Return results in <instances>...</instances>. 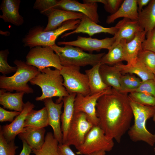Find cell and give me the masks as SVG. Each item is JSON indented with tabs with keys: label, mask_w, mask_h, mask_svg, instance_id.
Wrapping results in <instances>:
<instances>
[{
	"label": "cell",
	"mask_w": 155,
	"mask_h": 155,
	"mask_svg": "<svg viewBox=\"0 0 155 155\" xmlns=\"http://www.w3.org/2000/svg\"><path fill=\"white\" fill-rule=\"evenodd\" d=\"M98 126L108 138L120 143L131 126L133 114L127 94L111 88L100 96L96 106Z\"/></svg>",
	"instance_id": "6da1fadb"
},
{
	"label": "cell",
	"mask_w": 155,
	"mask_h": 155,
	"mask_svg": "<svg viewBox=\"0 0 155 155\" xmlns=\"http://www.w3.org/2000/svg\"><path fill=\"white\" fill-rule=\"evenodd\" d=\"M29 82L32 85L39 86L41 89L42 94L36 98V101L57 97L59 98L56 102L59 103L62 101L64 97L69 94L63 85V79L60 70L57 69H44Z\"/></svg>",
	"instance_id": "7a4b0ae2"
},
{
	"label": "cell",
	"mask_w": 155,
	"mask_h": 155,
	"mask_svg": "<svg viewBox=\"0 0 155 155\" xmlns=\"http://www.w3.org/2000/svg\"><path fill=\"white\" fill-rule=\"evenodd\" d=\"M130 103L134 123L127 131L130 138L134 142L142 141L151 146H154L155 144V134L147 130L146 123L148 119L153 117L155 107L142 105L130 100Z\"/></svg>",
	"instance_id": "3957f363"
},
{
	"label": "cell",
	"mask_w": 155,
	"mask_h": 155,
	"mask_svg": "<svg viewBox=\"0 0 155 155\" xmlns=\"http://www.w3.org/2000/svg\"><path fill=\"white\" fill-rule=\"evenodd\" d=\"M80 20L66 22L57 28L45 31L44 28L37 26L31 28L22 39L24 46L30 49L38 46H51L55 44V41L61 35L68 30H74L78 26Z\"/></svg>",
	"instance_id": "277c9868"
},
{
	"label": "cell",
	"mask_w": 155,
	"mask_h": 155,
	"mask_svg": "<svg viewBox=\"0 0 155 155\" xmlns=\"http://www.w3.org/2000/svg\"><path fill=\"white\" fill-rule=\"evenodd\" d=\"M13 63L17 68L15 73L9 77L0 75V88L11 92L33 93V90L27 83L39 72L38 69L20 60H16Z\"/></svg>",
	"instance_id": "5b68a950"
},
{
	"label": "cell",
	"mask_w": 155,
	"mask_h": 155,
	"mask_svg": "<svg viewBox=\"0 0 155 155\" xmlns=\"http://www.w3.org/2000/svg\"><path fill=\"white\" fill-rule=\"evenodd\" d=\"M50 46L59 57L63 66L92 67L100 63L105 54L87 53L79 48L68 45L61 47L55 44Z\"/></svg>",
	"instance_id": "8992f818"
},
{
	"label": "cell",
	"mask_w": 155,
	"mask_h": 155,
	"mask_svg": "<svg viewBox=\"0 0 155 155\" xmlns=\"http://www.w3.org/2000/svg\"><path fill=\"white\" fill-rule=\"evenodd\" d=\"M113 140L108 138L98 126H94L83 144L77 149L76 154L90 155L100 151L110 152L114 146Z\"/></svg>",
	"instance_id": "52a82bcc"
},
{
	"label": "cell",
	"mask_w": 155,
	"mask_h": 155,
	"mask_svg": "<svg viewBox=\"0 0 155 155\" xmlns=\"http://www.w3.org/2000/svg\"><path fill=\"white\" fill-rule=\"evenodd\" d=\"M60 73L63 79V85L69 94H90L88 77L80 72V67L63 66Z\"/></svg>",
	"instance_id": "ba28073f"
},
{
	"label": "cell",
	"mask_w": 155,
	"mask_h": 155,
	"mask_svg": "<svg viewBox=\"0 0 155 155\" xmlns=\"http://www.w3.org/2000/svg\"><path fill=\"white\" fill-rule=\"evenodd\" d=\"M50 46H38L30 49L26 56V63L37 68L39 71L53 67L60 70L62 65L59 57Z\"/></svg>",
	"instance_id": "9c48e42d"
},
{
	"label": "cell",
	"mask_w": 155,
	"mask_h": 155,
	"mask_svg": "<svg viewBox=\"0 0 155 155\" xmlns=\"http://www.w3.org/2000/svg\"><path fill=\"white\" fill-rule=\"evenodd\" d=\"M94 126L85 113L75 111L65 144L73 146L78 149L83 144L87 135Z\"/></svg>",
	"instance_id": "30bf717a"
},
{
	"label": "cell",
	"mask_w": 155,
	"mask_h": 155,
	"mask_svg": "<svg viewBox=\"0 0 155 155\" xmlns=\"http://www.w3.org/2000/svg\"><path fill=\"white\" fill-rule=\"evenodd\" d=\"M112 87L100 92L86 96L78 94L75 96L74 103L75 111L85 113L88 119L94 126L98 125V119L96 113V106L98 98L108 92Z\"/></svg>",
	"instance_id": "8fae6325"
},
{
	"label": "cell",
	"mask_w": 155,
	"mask_h": 155,
	"mask_svg": "<svg viewBox=\"0 0 155 155\" xmlns=\"http://www.w3.org/2000/svg\"><path fill=\"white\" fill-rule=\"evenodd\" d=\"M116 37L114 36L111 38L107 37L101 39L91 37L78 36L77 39L69 41H59L58 45H70L79 48L82 50L92 52L99 51L103 49L110 50L115 42Z\"/></svg>",
	"instance_id": "7c38bea8"
},
{
	"label": "cell",
	"mask_w": 155,
	"mask_h": 155,
	"mask_svg": "<svg viewBox=\"0 0 155 155\" xmlns=\"http://www.w3.org/2000/svg\"><path fill=\"white\" fill-rule=\"evenodd\" d=\"M42 101L47 109L49 125L53 129V136L59 144H62L63 135L60 121L63 102L62 101L60 103H55L52 98H46Z\"/></svg>",
	"instance_id": "4fadbf2b"
},
{
	"label": "cell",
	"mask_w": 155,
	"mask_h": 155,
	"mask_svg": "<svg viewBox=\"0 0 155 155\" xmlns=\"http://www.w3.org/2000/svg\"><path fill=\"white\" fill-rule=\"evenodd\" d=\"M58 7L63 10L82 13L96 23L100 22L97 3H82L76 0H61L58 1Z\"/></svg>",
	"instance_id": "5bb4252c"
},
{
	"label": "cell",
	"mask_w": 155,
	"mask_h": 155,
	"mask_svg": "<svg viewBox=\"0 0 155 155\" xmlns=\"http://www.w3.org/2000/svg\"><path fill=\"white\" fill-rule=\"evenodd\" d=\"M34 106L33 104L28 101L25 103L22 111L12 122L9 124L0 126V130L7 142L14 140L16 136L22 131L26 117Z\"/></svg>",
	"instance_id": "9a60e30c"
},
{
	"label": "cell",
	"mask_w": 155,
	"mask_h": 155,
	"mask_svg": "<svg viewBox=\"0 0 155 155\" xmlns=\"http://www.w3.org/2000/svg\"><path fill=\"white\" fill-rule=\"evenodd\" d=\"M118 31V29L115 26L109 28L104 27L98 24L84 15L77 28L71 32L64 34L62 36L61 38L80 33L87 34L90 37L101 33H108L114 36Z\"/></svg>",
	"instance_id": "2e32d148"
},
{
	"label": "cell",
	"mask_w": 155,
	"mask_h": 155,
	"mask_svg": "<svg viewBox=\"0 0 155 155\" xmlns=\"http://www.w3.org/2000/svg\"><path fill=\"white\" fill-rule=\"evenodd\" d=\"M20 0H3L0 6L2 14L0 18L5 22L11 24L16 26L22 25L24 23L23 17L19 12Z\"/></svg>",
	"instance_id": "e0dca14e"
},
{
	"label": "cell",
	"mask_w": 155,
	"mask_h": 155,
	"mask_svg": "<svg viewBox=\"0 0 155 155\" xmlns=\"http://www.w3.org/2000/svg\"><path fill=\"white\" fill-rule=\"evenodd\" d=\"M115 26L118 29V31L114 35L116 40L112 47L116 45L123 39L126 40L127 42L130 41L137 32L144 30L138 21L126 18H123L119 21Z\"/></svg>",
	"instance_id": "ac0fdd59"
},
{
	"label": "cell",
	"mask_w": 155,
	"mask_h": 155,
	"mask_svg": "<svg viewBox=\"0 0 155 155\" xmlns=\"http://www.w3.org/2000/svg\"><path fill=\"white\" fill-rule=\"evenodd\" d=\"M84 15L77 12L57 8L54 9L48 17V23L44 30L47 31L54 30L67 21L81 20Z\"/></svg>",
	"instance_id": "d6986e66"
},
{
	"label": "cell",
	"mask_w": 155,
	"mask_h": 155,
	"mask_svg": "<svg viewBox=\"0 0 155 155\" xmlns=\"http://www.w3.org/2000/svg\"><path fill=\"white\" fill-rule=\"evenodd\" d=\"M146 32L144 30L138 32L134 38L127 42L125 39L121 40L127 64L131 65L134 64L137 61L139 52L142 50V44L145 39Z\"/></svg>",
	"instance_id": "ffe728a7"
},
{
	"label": "cell",
	"mask_w": 155,
	"mask_h": 155,
	"mask_svg": "<svg viewBox=\"0 0 155 155\" xmlns=\"http://www.w3.org/2000/svg\"><path fill=\"white\" fill-rule=\"evenodd\" d=\"M76 94L75 93L69 94L64 97L62 100L63 102V111L61 115V129L63 135V144L66 143L68 130L73 117L75 112L74 103Z\"/></svg>",
	"instance_id": "44dd1931"
},
{
	"label": "cell",
	"mask_w": 155,
	"mask_h": 155,
	"mask_svg": "<svg viewBox=\"0 0 155 155\" xmlns=\"http://www.w3.org/2000/svg\"><path fill=\"white\" fill-rule=\"evenodd\" d=\"M138 15L137 0H124L115 13L107 17L106 22L109 24L121 18L138 21Z\"/></svg>",
	"instance_id": "7402d4cb"
},
{
	"label": "cell",
	"mask_w": 155,
	"mask_h": 155,
	"mask_svg": "<svg viewBox=\"0 0 155 155\" xmlns=\"http://www.w3.org/2000/svg\"><path fill=\"white\" fill-rule=\"evenodd\" d=\"M46 130L44 128L28 127H24L18 135L22 141H25L32 149H39L43 145Z\"/></svg>",
	"instance_id": "603a6c76"
},
{
	"label": "cell",
	"mask_w": 155,
	"mask_h": 155,
	"mask_svg": "<svg viewBox=\"0 0 155 155\" xmlns=\"http://www.w3.org/2000/svg\"><path fill=\"white\" fill-rule=\"evenodd\" d=\"M99 71L103 82L107 86L121 92L120 81L122 74L117 64L113 66L101 65Z\"/></svg>",
	"instance_id": "cb8c5ba5"
},
{
	"label": "cell",
	"mask_w": 155,
	"mask_h": 155,
	"mask_svg": "<svg viewBox=\"0 0 155 155\" xmlns=\"http://www.w3.org/2000/svg\"><path fill=\"white\" fill-rule=\"evenodd\" d=\"M4 89L0 90V104L4 108L21 112L24 103L23 101L24 92L11 93L6 92Z\"/></svg>",
	"instance_id": "d4e9b609"
},
{
	"label": "cell",
	"mask_w": 155,
	"mask_h": 155,
	"mask_svg": "<svg viewBox=\"0 0 155 155\" xmlns=\"http://www.w3.org/2000/svg\"><path fill=\"white\" fill-rule=\"evenodd\" d=\"M117 64L122 73L135 74L137 75L142 82L154 78V74L138 59L136 62L132 65H125L121 63Z\"/></svg>",
	"instance_id": "484cf974"
},
{
	"label": "cell",
	"mask_w": 155,
	"mask_h": 155,
	"mask_svg": "<svg viewBox=\"0 0 155 155\" xmlns=\"http://www.w3.org/2000/svg\"><path fill=\"white\" fill-rule=\"evenodd\" d=\"M100 65L99 63L85 71L88 79L90 95L104 91L110 87L107 86L102 80L99 71Z\"/></svg>",
	"instance_id": "4316f807"
},
{
	"label": "cell",
	"mask_w": 155,
	"mask_h": 155,
	"mask_svg": "<svg viewBox=\"0 0 155 155\" xmlns=\"http://www.w3.org/2000/svg\"><path fill=\"white\" fill-rule=\"evenodd\" d=\"M138 13V21L146 32L155 28V0H150L148 5Z\"/></svg>",
	"instance_id": "83f0119b"
},
{
	"label": "cell",
	"mask_w": 155,
	"mask_h": 155,
	"mask_svg": "<svg viewBox=\"0 0 155 155\" xmlns=\"http://www.w3.org/2000/svg\"><path fill=\"white\" fill-rule=\"evenodd\" d=\"M48 125L47 111L44 107L39 110H35L33 109L30 111L26 117L24 127L42 128Z\"/></svg>",
	"instance_id": "f1b7e54d"
},
{
	"label": "cell",
	"mask_w": 155,
	"mask_h": 155,
	"mask_svg": "<svg viewBox=\"0 0 155 155\" xmlns=\"http://www.w3.org/2000/svg\"><path fill=\"white\" fill-rule=\"evenodd\" d=\"M126 61L122 43L121 41L116 45L112 47L102 57L100 63L101 65H114Z\"/></svg>",
	"instance_id": "f546056e"
},
{
	"label": "cell",
	"mask_w": 155,
	"mask_h": 155,
	"mask_svg": "<svg viewBox=\"0 0 155 155\" xmlns=\"http://www.w3.org/2000/svg\"><path fill=\"white\" fill-rule=\"evenodd\" d=\"M59 143L51 132H47L45 136L44 143L39 149H32L35 155H59L58 151Z\"/></svg>",
	"instance_id": "4dcf8cb0"
},
{
	"label": "cell",
	"mask_w": 155,
	"mask_h": 155,
	"mask_svg": "<svg viewBox=\"0 0 155 155\" xmlns=\"http://www.w3.org/2000/svg\"><path fill=\"white\" fill-rule=\"evenodd\" d=\"M142 80L133 74L122 75L120 79V92L127 94L130 93L140 86Z\"/></svg>",
	"instance_id": "1f68e13d"
},
{
	"label": "cell",
	"mask_w": 155,
	"mask_h": 155,
	"mask_svg": "<svg viewBox=\"0 0 155 155\" xmlns=\"http://www.w3.org/2000/svg\"><path fill=\"white\" fill-rule=\"evenodd\" d=\"M58 1L56 0H36L33 8L47 17L55 9L58 8Z\"/></svg>",
	"instance_id": "d6a6232c"
},
{
	"label": "cell",
	"mask_w": 155,
	"mask_h": 155,
	"mask_svg": "<svg viewBox=\"0 0 155 155\" xmlns=\"http://www.w3.org/2000/svg\"><path fill=\"white\" fill-rule=\"evenodd\" d=\"M130 100L140 104L155 107V97L141 92H135L128 95Z\"/></svg>",
	"instance_id": "836d02e7"
},
{
	"label": "cell",
	"mask_w": 155,
	"mask_h": 155,
	"mask_svg": "<svg viewBox=\"0 0 155 155\" xmlns=\"http://www.w3.org/2000/svg\"><path fill=\"white\" fill-rule=\"evenodd\" d=\"M137 59L155 74V53L142 49L138 53Z\"/></svg>",
	"instance_id": "e575fe53"
},
{
	"label": "cell",
	"mask_w": 155,
	"mask_h": 155,
	"mask_svg": "<svg viewBox=\"0 0 155 155\" xmlns=\"http://www.w3.org/2000/svg\"><path fill=\"white\" fill-rule=\"evenodd\" d=\"M14 141L7 142L0 130V155H15L18 146L15 145Z\"/></svg>",
	"instance_id": "d590c367"
},
{
	"label": "cell",
	"mask_w": 155,
	"mask_h": 155,
	"mask_svg": "<svg viewBox=\"0 0 155 155\" xmlns=\"http://www.w3.org/2000/svg\"><path fill=\"white\" fill-rule=\"evenodd\" d=\"M9 53V50L6 49L0 51V72L3 75L16 72V67L10 66L7 63V57Z\"/></svg>",
	"instance_id": "8d00e7d4"
},
{
	"label": "cell",
	"mask_w": 155,
	"mask_h": 155,
	"mask_svg": "<svg viewBox=\"0 0 155 155\" xmlns=\"http://www.w3.org/2000/svg\"><path fill=\"white\" fill-rule=\"evenodd\" d=\"M135 92L145 93L155 97V80L152 79L142 81L138 88L130 93Z\"/></svg>",
	"instance_id": "74e56055"
},
{
	"label": "cell",
	"mask_w": 155,
	"mask_h": 155,
	"mask_svg": "<svg viewBox=\"0 0 155 155\" xmlns=\"http://www.w3.org/2000/svg\"><path fill=\"white\" fill-rule=\"evenodd\" d=\"M146 36V38L142 44V49L155 53V28L147 32Z\"/></svg>",
	"instance_id": "f35d334b"
},
{
	"label": "cell",
	"mask_w": 155,
	"mask_h": 155,
	"mask_svg": "<svg viewBox=\"0 0 155 155\" xmlns=\"http://www.w3.org/2000/svg\"><path fill=\"white\" fill-rule=\"evenodd\" d=\"M123 1V0H106V3L104 4V8L111 14H113L117 11Z\"/></svg>",
	"instance_id": "ab89813d"
},
{
	"label": "cell",
	"mask_w": 155,
	"mask_h": 155,
	"mask_svg": "<svg viewBox=\"0 0 155 155\" xmlns=\"http://www.w3.org/2000/svg\"><path fill=\"white\" fill-rule=\"evenodd\" d=\"M21 112L16 111H9L0 107V121L12 122L14 118L18 115Z\"/></svg>",
	"instance_id": "60d3db41"
},
{
	"label": "cell",
	"mask_w": 155,
	"mask_h": 155,
	"mask_svg": "<svg viewBox=\"0 0 155 155\" xmlns=\"http://www.w3.org/2000/svg\"><path fill=\"white\" fill-rule=\"evenodd\" d=\"M58 151L59 155H76L66 144H59Z\"/></svg>",
	"instance_id": "b9f144b4"
},
{
	"label": "cell",
	"mask_w": 155,
	"mask_h": 155,
	"mask_svg": "<svg viewBox=\"0 0 155 155\" xmlns=\"http://www.w3.org/2000/svg\"><path fill=\"white\" fill-rule=\"evenodd\" d=\"M23 148L19 155H30L32 148L24 141H22Z\"/></svg>",
	"instance_id": "7bdbcfd3"
},
{
	"label": "cell",
	"mask_w": 155,
	"mask_h": 155,
	"mask_svg": "<svg viewBox=\"0 0 155 155\" xmlns=\"http://www.w3.org/2000/svg\"><path fill=\"white\" fill-rule=\"evenodd\" d=\"M150 0H137L138 12L141 11L144 6H147Z\"/></svg>",
	"instance_id": "ee69618b"
},
{
	"label": "cell",
	"mask_w": 155,
	"mask_h": 155,
	"mask_svg": "<svg viewBox=\"0 0 155 155\" xmlns=\"http://www.w3.org/2000/svg\"><path fill=\"white\" fill-rule=\"evenodd\" d=\"M84 3H88L90 2L100 3L103 4L106 3V0H83Z\"/></svg>",
	"instance_id": "f6af8a7d"
},
{
	"label": "cell",
	"mask_w": 155,
	"mask_h": 155,
	"mask_svg": "<svg viewBox=\"0 0 155 155\" xmlns=\"http://www.w3.org/2000/svg\"><path fill=\"white\" fill-rule=\"evenodd\" d=\"M106 152L103 151H100L94 153L90 155H105Z\"/></svg>",
	"instance_id": "bcb514c9"
},
{
	"label": "cell",
	"mask_w": 155,
	"mask_h": 155,
	"mask_svg": "<svg viewBox=\"0 0 155 155\" xmlns=\"http://www.w3.org/2000/svg\"><path fill=\"white\" fill-rule=\"evenodd\" d=\"M153 120L154 122V123H155V112L154 114V115L153 117Z\"/></svg>",
	"instance_id": "7dc6e473"
},
{
	"label": "cell",
	"mask_w": 155,
	"mask_h": 155,
	"mask_svg": "<svg viewBox=\"0 0 155 155\" xmlns=\"http://www.w3.org/2000/svg\"><path fill=\"white\" fill-rule=\"evenodd\" d=\"M154 153L155 154V148H154Z\"/></svg>",
	"instance_id": "c3c4849f"
},
{
	"label": "cell",
	"mask_w": 155,
	"mask_h": 155,
	"mask_svg": "<svg viewBox=\"0 0 155 155\" xmlns=\"http://www.w3.org/2000/svg\"><path fill=\"white\" fill-rule=\"evenodd\" d=\"M154 75H155V77H154V80H155V74Z\"/></svg>",
	"instance_id": "681fc988"
}]
</instances>
